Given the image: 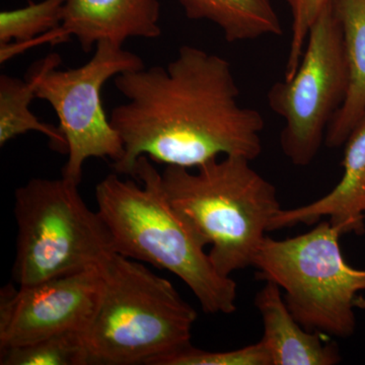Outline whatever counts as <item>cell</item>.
Listing matches in <instances>:
<instances>
[{
    "label": "cell",
    "mask_w": 365,
    "mask_h": 365,
    "mask_svg": "<svg viewBox=\"0 0 365 365\" xmlns=\"http://www.w3.org/2000/svg\"><path fill=\"white\" fill-rule=\"evenodd\" d=\"M127 98L110 121L121 137L124 155L112 167L132 176L137 160L193 170L228 155L254 160L265 127L258 110L240 104L230 62L185 45L167 66L143 67L114 78Z\"/></svg>",
    "instance_id": "obj_1"
},
{
    "label": "cell",
    "mask_w": 365,
    "mask_h": 365,
    "mask_svg": "<svg viewBox=\"0 0 365 365\" xmlns=\"http://www.w3.org/2000/svg\"><path fill=\"white\" fill-rule=\"evenodd\" d=\"M119 176L109 175L96 187L97 211L115 253L175 274L204 313H235L237 283L218 272L207 245L170 203L153 160L144 155L137 160L132 176L140 184Z\"/></svg>",
    "instance_id": "obj_2"
},
{
    "label": "cell",
    "mask_w": 365,
    "mask_h": 365,
    "mask_svg": "<svg viewBox=\"0 0 365 365\" xmlns=\"http://www.w3.org/2000/svg\"><path fill=\"white\" fill-rule=\"evenodd\" d=\"M102 270V299L83 333L88 364L160 365L192 345L196 309L169 280L117 253Z\"/></svg>",
    "instance_id": "obj_3"
},
{
    "label": "cell",
    "mask_w": 365,
    "mask_h": 365,
    "mask_svg": "<svg viewBox=\"0 0 365 365\" xmlns=\"http://www.w3.org/2000/svg\"><path fill=\"white\" fill-rule=\"evenodd\" d=\"M250 163L228 155L193 170L168 165L162 173L170 203L210 245L209 258L225 276L252 266L281 210L275 186Z\"/></svg>",
    "instance_id": "obj_4"
},
{
    "label": "cell",
    "mask_w": 365,
    "mask_h": 365,
    "mask_svg": "<svg viewBox=\"0 0 365 365\" xmlns=\"http://www.w3.org/2000/svg\"><path fill=\"white\" fill-rule=\"evenodd\" d=\"M14 199L16 284L101 267L115 254L109 230L83 201L78 184L36 178L16 189Z\"/></svg>",
    "instance_id": "obj_5"
},
{
    "label": "cell",
    "mask_w": 365,
    "mask_h": 365,
    "mask_svg": "<svg viewBox=\"0 0 365 365\" xmlns=\"http://www.w3.org/2000/svg\"><path fill=\"white\" fill-rule=\"evenodd\" d=\"M341 235L330 222L285 240L266 235L252 266L259 279L284 290L288 309L304 329L345 339L356 329L354 300L365 290V270L344 260Z\"/></svg>",
    "instance_id": "obj_6"
},
{
    "label": "cell",
    "mask_w": 365,
    "mask_h": 365,
    "mask_svg": "<svg viewBox=\"0 0 365 365\" xmlns=\"http://www.w3.org/2000/svg\"><path fill=\"white\" fill-rule=\"evenodd\" d=\"M347 88L344 39L333 2L312 26L294 76L268 91L269 107L284 120L281 148L297 167L316 158Z\"/></svg>",
    "instance_id": "obj_7"
},
{
    "label": "cell",
    "mask_w": 365,
    "mask_h": 365,
    "mask_svg": "<svg viewBox=\"0 0 365 365\" xmlns=\"http://www.w3.org/2000/svg\"><path fill=\"white\" fill-rule=\"evenodd\" d=\"M56 53L45 57L36 98L46 101L56 113L60 131L67 143V162L62 177L81 184L83 165L90 158L121 160L124 146L103 106V86L123 72L143 68V60L114 43H98L93 57L83 66L59 71Z\"/></svg>",
    "instance_id": "obj_8"
},
{
    "label": "cell",
    "mask_w": 365,
    "mask_h": 365,
    "mask_svg": "<svg viewBox=\"0 0 365 365\" xmlns=\"http://www.w3.org/2000/svg\"><path fill=\"white\" fill-rule=\"evenodd\" d=\"M104 290L102 266L0 290V350L67 332L85 333Z\"/></svg>",
    "instance_id": "obj_9"
},
{
    "label": "cell",
    "mask_w": 365,
    "mask_h": 365,
    "mask_svg": "<svg viewBox=\"0 0 365 365\" xmlns=\"http://www.w3.org/2000/svg\"><path fill=\"white\" fill-rule=\"evenodd\" d=\"M158 0H66L61 25L34 41L62 43L76 37L81 49L107 41L123 46L130 38L155 39L162 35Z\"/></svg>",
    "instance_id": "obj_10"
},
{
    "label": "cell",
    "mask_w": 365,
    "mask_h": 365,
    "mask_svg": "<svg viewBox=\"0 0 365 365\" xmlns=\"http://www.w3.org/2000/svg\"><path fill=\"white\" fill-rule=\"evenodd\" d=\"M342 178L326 196L307 205L282 209L273 218L270 232L304 223L314 225L323 216L341 235L365 232V115L345 143Z\"/></svg>",
    "instance_id": "obj_11"
},
{
    "label": "cell",
    "mask_w": 365,
    "mask_h": 365,
    "mask_svg": "<svg viewBox=\"0 0 365 365\" xmlns=\"http://www.w3.org/2000/svg\"><path fill=\"white\" fill-rule=\"evenodd\" d=\"M255 304L263 319L264 344L272 365H335L340 364L339 347L324 334L311 332L300 325L281 297V288L273 281L256 295Z\"/></svg>",
    "instance_id": "obj_12"
},
{
    "label": "cell",
    "mask_w": 365,
    "mask_h": 365,
    "mask_svg": "<svg viewBox=\"0 0 365 365\" xmlns=\"http://www.w3.org/2000/svg\"><path fill=\"white\" fill-rule=\"evenodd\" d=\"M334 6L342 26L348 88L327 130L325 143L331 148L345 144L365 115V0H335Z\"/></svg>",
    "instance_id": "obj_13"
},
{
    "label": "cell",
    "mask_w": 365,
    "mask_h": 365,
    "mask_svg": "<svg viewBox=\"0 0 365 365\" xmlns=\"http://www.w3.org/2000/svg\"><path fill=\"white\" fill-rule=\"evenodd\" d=\"M190 20L215 24L230 43L282 36L272 0H178Z\"/></svg>",
    "instance_id": "obj_14"
},
{
    "label": "cell",
    "mask_w": 365,
    "mask_h": 365,
    "mask_svg": "<svg viewBox=\"0 0 365 365\" xmlns=\"http://www.w3.org/2000/svg\"><path fill=\"white\" fill-rule=\"evenodd\" d=\"M45 58L36 62L26 79L1 74L0 76V146L28 132H39L49 138L53 150L67 153V143L59 127L44 123L31 111L36 88Z\"/></svg>",
    "instance_id": "obj_15"
},
{
    "label": "cell",
    "mask_w": 365,
    "mask_h": 365,
    "mask_svg": "<svg viewBox=\"0 0 365 365\" xmlns=\"http://www.w3.org/2000/svg\"><path fill=\"white\" fill-rule=\"evenodd\" d=\"M66 0L31 2L21 9L0 13V62L30 47L34 41L56 30L62 23Z\"/></svg>",
    "instance_id": "obj_16"
},
{
    "label": "cell",
    "mask_w": 365,
    "mask_h": 365,
    "mask_svg": "<svg viewBox=\"0 0 365 365\" xmlns=\"http://www.w3.org/2000/svg\"><path fill=\"white\" fill-rule=\"evenodd\" d=\"M1 365H88L83 333L57 334L30 343L0 350Z\"/></svg>",
    "instance_id": "obj_17"
},
{
    "label": "cell",
    "mask_w": 365,
    "mask_h": 365,
    "mask_svg": "<svg viewBox=\"0 0 365 365\" xmlns=\"http://www.w3.org/2000/svg\"><path fill=\"white\" fill-rule=\"evenodd\" d=\"M160 365H272L270 353L260 340L230 351L211 352L190 346Z\"/></svg>",
    "instance_id": "obj_18"
},
{
    "label": "cell",
    "mask_w": 365,
    "mask_h": 365,
    "mask_svg": "<svg viewBox=\"0 0 365 365\" xmlns=\"http://www.w3.org/2000/svg\"><path fill=\"white\" fill-rule=\"evenodd\" d=\"M292 13V39L285 66L284 78H290L297 71L307 44L309 31L319 14L335 0H284Z\"/></svg>",
    "instance_id": "obj_19"
},
{
    "label": "cell",
    "mask_w": 365,
    "mask_h": 365,
    "mask_svg": "<svg viewBox=\"0 0 365 365\" xmlns=\"http://www.w3.org/2000/svg\"><path fill=\"white\" fill-rule=\"evenodd\" d=\"M354 306L357 309H365V297L361 295H357L356 299L354 300Z\"/></svg>",
    "instance_id": "obj_20"
}]
</instances>
